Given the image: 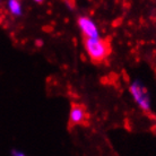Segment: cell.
Returning a JSON list of instances; mask_svg holds the SVG:
<instances>
[{
    "instance_id": "5",
    "label": "cell",
    "mask_w": 156,
    "mask_h": 156,
    "mask_svg": "<svg viewBox=\"0 0 156 156\" xmlns=\"http://www.w3.org/2000/svg\"><path fill=\"white\" fill-rule=\"evenodd\" d=\"M8 9L14 16L22 15V6L20 0H8Z\"/></svg>"
},
{
    "instance_id": "1",
    "label": "cell",
    "mask_w": 156,
    "mask_h": 156,
    "mask_svg": "<svg viewBox=\"0 0 156 156\" xmlns=\"http://www.w3.org/2000/svg\"><path fill=\"white\" fill-rule=\"evenodd\" d=\"M86 52L94 62H101L110 55L111 47L109 42L100 37H85L84 41Z\"/></svg>"
},
{
    "instance_id": "6",
    "label": "cell",
    "mask_w": 156,
    "mask_h": 156,
    "mask_svg": "<svg viewBox=\"0 0 156 156\" xmlns=\"http://www.w3.org/2000/svg\"><path fill=\"white\" fill-rule=\"evenodd\" d=\"M12 155H18V156H23L24 154L20 152H12Z\"/></svg>"
},
{
    "instance_id": "3",
    "label": "cell",
    "mask_w": 156,
    "mask_h": 156,
    "mask_svg": "<svg viewBox=\"0 0 156 156\" xmlns=\"http://www.w3.org/2000/svg\"><path fill=\"white\" fill-rule=\"evenodd\" d=\"M78 26L80 28V31L83 32V34L85 35V37H98V30L96 27V25L88 17H84V16L79 17L78 18Z\"/></svg>"
},
{
    "instance_id": "7",
    "label": "cell",
    "mask_w": 156,
    "mask_h": 156,
    "mask_svg": "<svg viewBox=\"0 0 156 156\" xmlns=\"http://www.w3.org/2000/svg\"><path fill=\"white\" fill-rule=\"evenodd\" d=\"M34 1H35V2H37V4H42L44 0H34Z\"/></svg>"
},
{
    "instance_id": "2",
    "label": "cell",
    "mask_w": 156,
    "mask_h": 156,
    "mask_svg": "<svg viewBox=\"0 0 156 156\" xmlns=\"http://www.w3.org/2000/svg\"><path fill=\"white\" fill-rule=\"evenodd\" d=\"M130 93L133 96L135 101L138 103V105L144 110L145 112H149L151 110V102L147 95V90L144 86H141L139 82H135L130 86Z\"/></svg>"
},
{
    "instance_id": "4",
    "label": "cell",
    "mask_w": 156,
    "mask_h": 156,
    "mask_svg": "<svg viewBox=\"0 0 156 156\" xmlns=\"http://www.w3.org/2000/svg\"><path fill=\"white\" fill-rule=\"evenodd\" d=\"M88 118V113L86 112L85 108L79 104H73L69 114V121L71 125H84Z\"/></svg>"
}]
</instances>
